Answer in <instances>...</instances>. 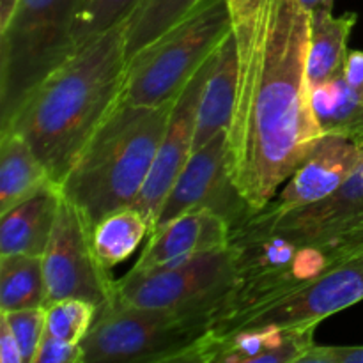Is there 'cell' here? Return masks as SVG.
I'll use <instances>...</instances> for the list:
<instances>
[{
	"label": "cell",
	"instance_id": "cell-1",
	"mask_svg": "<svg viewBox=\"0 0 363 363\" xmlns=\"http://www.w3.org/2000/svg\"><path fill=\"white\" fill-rule=\"evenodd\" d=\"M238 87L227 131L238 190L261 211L323 133L307 77L311 14L300 0H227Z\"/></svg>",
	"mask_w": 363,
	"mask_h": 363
},
{
	"label": "cell",
	"instance_id": "cell-2",
	"mask_svg": "<svg viewBox=\"0 0 363 363\" xmlns=\"http://www.w3.org/2000/svg\"><path fill=\"white\" fill-rule=\"evenodd\" d=\"M128 53L124 23L96 35L50 73L0 131H14L62 184L119 103Z\"/></svg>",
	"mask_w": 363,
	"mask_h": 363
},
{
	"label": "cell",
	"instance_id": "cell-3",
	"mask_svg": "<svg viewBox=\"0 0 363 363\" xmlns=\"http://www.w3.org/2000/svg\"><path fill=\"white\" fill-rule=\"evenodd\" d=\"M174 101L162 106L119 101L80 152L60 191L92 225L137 201L155 163Z\"/></svg>",
	"mask_w": 363,
	"mask_h": 363
},
{
	"label": "cell",
	"instance_id": "cell-4",
	"mask_svg": "<svg viewBox=\"0 0 363 363\" xmlns=\"http://www.w3.org/2000/svg\"><path fill=\"white\" fill-rule=\"evenodd\" d=\"M233 30L227 0H201L160 38L128 59L121 103L162 106L174 101Z\"/></svg>",
	"mask_w": 363,
	"mask_h": 363
},
{
	"label": "cell",
	"instance_id": "cell-5",
	"mask_svg": "<svg viewBox=\"0 0 363 363\" xmlns=\"http://www.w3.org/2000/svg\"><path fill=\"white\" fill-rule=\"evenodd\" d=\"M80 2L18 0L0 28V128L50 73L74 55V16Z\"/></svg>",
	"mask_w": 363,
	"mask_h": 363
},
{
	"label": "cell",
	"instance_id": "cell-6",
	"mask_svg": "<svg viewBox=\"0 0 363 363\" xmlns=\"http://www.w3.org/2000/svg\"><path fill=\"white\" fill-rule=\"evenodd\" d=\"M215 308H149L116 300L82 342L84 363H181L213 328Z\"/></svg>",
	"mask_w": 363,
	"mask_h": 363
},
{
	"label": "cell",
	"instance_id": "cell-7",
	"mask_svg": "<svg viewBox=\"0 0 363 363\" xmlns=\"http://www.w3.org/2000/svg\"><path fill=\"white\" fill-rule=\"evenodd\" d=\"M236 279V255L229 245L165 268L130 269L116 280V296L135 307L215 308L220 314Z\"/></svg>",
	"mask_w": 363,
	"mask_h": 363
},
{
	"label": "cell",
	"instance_id": "cell-8",
	"mask_svg": "<svg viewBox=\"0 0 363 363\" xmlns=\"http://www.w3.org/2000/svg\"><path fill=\"white\" fill-rule=\"evenodd\" d=\"M360 301H363V248L301 286L220 315L209 332L223 333L269 325H319L330 315L354 307Z\"/></svg>",
	"mask_w": 363,
	"mask_h": 363
},
{
	"label": "cell",
	"instance_id": "cell-9",
	"mask_svg": "<svg viewBox=\"0 0 363 363\" xmlns=\"http://www.w3.org/2000/svg\"><path fill=\"white\" fill-rule=\"evenodd\" d=\"M46 305L78 298L101 308L117 300L116 280L92 247V223L62 195L52 238L43 254Z\"/></svg>",
	"mask_w": 363,
	"mask_h": 363
},
{
	"label": "cell",
	"instance_id": "cell-10",
	"mask_svg": "<svg viewBox=\"0 0 363 363\" xmlns=\"http://www.w3.org/2000/svg\"><path fill=\"white\" fill-rule=\"evenodd\" d=\"M191 209H208L216 213L229 223L233 233L255 213L238 190L230 174L227 131H222L201 149L191 152L190 160L163 201L151 233Z\"/></svg>",
	"mask_w": 363,
	"mask_h": 363
},
{
	"label": "cell",
	"instance_id": "cell-11",
	"mask_svg": "<svg viewBox=\"0 0 363 363\" xmlns=\"http://www.w3.org/2000/svg\"><path fill=\"white\" fill-rule=\"evenodd\" d=\"M243 225L314 243L363 245V156L346 183L328 197L280 215L254 213Z\"/></svg>",
	"mask_w": 363,
	"mask_h": 363
},
{
	"label": "cell",
	"instance_id": "cell-12",
	"mask_svg": "<svg viewBox=\"0 0 363 363\" xmlns=\"http://www.w3.org/2000/svg\"><path fill=\"white\" fill-rule=\"evenodd\" d=\"M215 55L216 52L202 64L201 69L190 78V82L184 85L174 101L151 172L137 201L131 204L144 215L151 230L155 229L163 201L194 152L202 89L215 62Z\"/></svg>",
	"mask_w": 363,
	"mask_h": 363
},
{
	"label": "cell",
	"instance_id": "cell-13",
	"mask_svg": "<svg viewBox=\"0 0 363 363\" xmlns=\"http://www.w3.org/2000/svg\"><path fill=\"white\" fill-rule=\"evenodd\" d=\"M315 328L318 325H269L208 332L181 363H301L315 346Z\"/></svg>",
	"mask_w": 363,
	"mask_h": 363
},
{
	"label": "cell",
	"instance_id": "cell-14",
	"mask_svg": "<svg viewBox=\"0 0 363 363\" xmlns=\"http://www.w3.org/2000/svg\"><path fill=\"white\" fill-rule=\"evenodd\" d=\"M362 156L363 142L346 135L325 133L307 160L282 184L279 194L257 213L280 215L328 197L346 183Z\"/></svg>",
	"mask_w": 363,
	"mask_h": 363
},
{
	"label": "cell",
	"instance_id": "cell-15",
	"mask_svg": "<svg viewBox=\"0 0 363 363\" xmlns=\"http://www.w3.org/2000/svg\"><path fill=\"white\" fill-rule=\"evenodd\" d=\"M233 229L216 213L208 209H191L149 234V241L133 272L165 268L206 252L229 247Z\"/></svg>",
	"mask_w": 363,
	"mask_h": 363
},
{
	"label": "cell",
	"instance_id": "cell-16",
	"mask_svg": "<svg viewBox=\"0 0 363 363\" xmlns=\"http://www.w3.org/2000/svg\"><path fill=\"white\" fill-rule=\"evenodd\" d=\"M62 191L45 188L0 215V255H43L52 238Z\"/></svg>",
	"mask_w": 363,
	"mask_h": 363
},
{
	"label": "cell",
	"instance_id": "cell-17",
	"mask_svg": "<svg viewBox=\"0 0 363 363\" xmlns=\"http://www.w3.org/2000/svg\"><path fill=\"white\" fill-rule=\"evenodd\" d=\"M238 87V53L233 30L216 50L209 77L202 89L197 113L195 147L201 149L222 131H229Z\"/></svg>",
	"mask_w": 363,
	"mask_h": 363
},
{
	"label": "cell",
	"instance_id": "cell-18",
	"mask_svg": "<svg viewBox=\"0 0 363 363\" xmlns=\"http://www.w3.org/2000/svg\"><path fill=\"white\" fill-rule=\"evenodd\" d=\"M53 184L27 140L14 131H0V215Z\"/></svg>",
	"mask_w": 363,
	"mask_h": 363
},
{
	"label": "cell",
	"instance_id": "cell-19",
	"mask_svg": "<svg viewBox=\"0 0 363 363\" xmlns=\"http://www.w3.org/2000/svg\"><path fill=\"white\" fill-rule=\"evenodd\" d=\"M357 20V13L335 16L333 11H315L311 14L307 55V77L311 89L342 73L350 55L347 43Z\"/></svg>",
	"mask_w": 363,
	"mask_h": 363
},
{
	"label": "cell",
	"instance_id": "cell-20",
	"mask_svg": "<svg viewBox=\"0 0 363 363\" xmlns=\"http://www.w3.org/2000/svg\"><path fill=\"white\" fill-rule=\"evenodd\" d=\"M312 108L323 133L346 135L363 142V99L344 73L312 87Z\"/></svg>",
	"mask_w": 363,
	"mask_h": 363
},
{
	"label": "cell",
	"instance_id": "cell-21",
	"mask_svg": "<svg viewBox=\"0 0 363 363\" xmlns=\"http://www.w3.org/2000/svg\"><path fill=\"white\" fill-rule=\"evenodd\" d=\"M151 234L147 220L133 206L116 209L92 225V247L99 261L112 269L126 261Z\"/></svg>",
	"mask_w": 363,
	"mask_h": 363
},
{
	"label": "cell",
	"instance_id": "cell-22",
	"mask_svg": "<svg viewBox=\"0 0 363 363\" xmlns=\"http://www.w3.org/2000/svg\"><path fill=\"white\" fill-rule=\"evenodd\" d=\"M46 307L43 255H0V312Z\"/></svg>",
	"mask_w": 363,
	"mask_h": 363
},
{
	"label": "cell",
	"instance_id": "cell-23",
	"mask_svg": "<svg viewBox=\"0 0 363 363\" xmlns=\"http://www.w3.org/2000/svg\"><path fill=\"white\" fill-rule=\"evenodd\" d=\"M201 0H142L124 21L128 59L186 16Z\"/></svg>",
	"mask_w": 363,
	"mask_h": 363
},
{
	"label": "cell",
	"instance_id": "cell-24",
	"mask_svg": "<svg viewBox=\"0 0 363 363\" xmlns=\"http://www.w3.org/2000/svg\"><path fill=\"white\" fill-rule=\"evenodd\" d=\"M142 0H82L74 16L77 48L124 23Z\"/></svg>",
	"mask_w": 363,
	"mask_h": 363
},
{
	"label": "cell",
	"instance_id": "cell-25",
	"mask_svg": "<svg viewBox=\"0 0 363 363\" xmlns=\"http://www.w3.org/2000/svg\"><path fill=\"white\" fill-rule=\"evenodd\" d=\"M45 308L46 333L73 344L84 342L99 312L94 303L78 298L53 301Z\"/></svg>",
	"mask_w": 363,
	"mask_h": 363
},
{
	"label": "cell",
	"instance_id": "cell-26",
	"mask_svg": "<svg viewBox=\"0 0 363 363\" xmlns=\"http://www.w3.org/2000/svg\"><path fill=\"white\" fill-rule=\"evenodd\" d=\"M0 318L6 319V323L9 325L21 351L23 363H34L39 344L46 332V308L32 307L0 312Z\"/></svg>",
	"mask_w": 363,
	"mask_h": 363
},
{
	"label": "cell",
	"instance_id": "cell-27",
	"mask_svg": "<svg viewBox=\"0 0 363 363\" xmlns=\"http://www.w3.org/2000/svg\"><path fill=\"white\" fill-rule=\"evenodd\" d=\"M34 363H84V347L82 344L66 342L45 332Z\"/></svg>",
	"mask_w": 363,
	"mask_h": 363
},
{
	"label": "cell",
	"instance_id": "cell-28",
	"mask_svg": "<svg viewBox=\"0 0 363 363\" xmlns=\"http://www.w3.org/2000/svg\"><path fill=\"white\" fill-rule=\"evenodd\" d=\"M301 363H363V346H318L315 344Z\"/></svg>",
	"mask_w": 363,
	"mask_h": 363
},
{
	"label": "cell",
	"instance_id": "cell-29",
	"mask_svg": "<svg viewBox=\"0 0 363 363\" xmlns=\"http://www.w3.org/2000/svg\"><path fill=\"white\" fill-rule=\"evenodd\" d=\"M342 73L347 84L363 99V50H350Z\"/></svg>",
	"mask_w": 363,
	"mask_h": 363
},
{
	"label": "cell",
	"instance_id": "cell-30",
	"mask_svg": "<svg viewBox=\"0 0 363 363\" xmlns=\"http://www.w3.org/2000/svg\"><path fill=\"white\" fill-rule=\"evenodd\" d=\"M0 362L2 363H23L21 351L16 339L11 332L6 319L0 318Z\"/></svg>",
	"mask_w": 363,
	"mask_h": 363
},
{
	"label": "cell",
	"instance_id": "cell-31",
	"mask_svg": "<svg viewBox=\"0 0 363 363\" xmlns=\"http://www.w3.org/2000/svg\"><path fill=\"white\" fill-rule=\"evenodd\" d=\"M300 4L308 14H312L315 11H333L335 0H300Z\"/></svg>",
	"mask_w": 363,
	"mask_h": 363
},
{
	"label": "cell",
	"instance_id": "cell-32",
	"mask_svg": "<svg viewBox=\"0 0 363 363\" xmlns=\"http://www.w3.org/2000/svg\"><path fill=\"white\" fill-rule=\"evenodd\" d=\"M18 0H0V28L9 21L11 14H13L14 7H16Z\"/></svg>",
	"mask_w": 363,
	"mask_h": 363
}]
</instances>
